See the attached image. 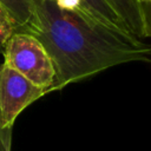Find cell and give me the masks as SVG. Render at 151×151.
I'll use <instances>...</instances> for the list:
<instances>
[{
    "instance_id": "cell-1",
    "label": "cell",
    "mask_w": 151,
    "mask_h": 151,
    "mask_svg": "<svg viewBox=\"0 0 151 151\" xmlns=\"http://www.w3.org/2000/svg\"><path fill=\"white\" fill-rule=\"evenodd\" d=\"M31 8L28 21L18 31L35 37L48 53L54 67L51 92L113 66L151 60V47L142 39L57 0H31Z\"/></svg>"
},
{
    "instance_id": "cell-2",
    "label": "cell",
    "mask_w": 151,
    "mask_h": 151,
    "mask_svg": "<svg viewBox=\"0 0 151 151\" xmlns=\"http://www.w3.org/2000/svg\"><path fill=\"white\" fill-rule=\"evenodd\" d=\"M4 58L5 65L42 88L46 94L51 92L54 67L48 53L35 37L25 32H13L4 45Z\"/></svg>"
},
{
    "instance_id": "cell-3",
    "label": "cell",
    "mask_w": 151,
    "mask_h": 151,
    "mask_svg": "<svg viewBox=\"0 0 151 151\" xmlns=\"http://www.w3.org/2000/svg\"><path fill=\"white\" fill-rule=\"evenodd\" d=\"M46 92L7 65L0 66V131L11 133L17 117Z\"/></svg>"
},
{
    "instance_id": "cell-4",
    "label": "cell",
    "mask_w": 151,
    "mask_h": 151,
    "mask_svg": "<svg viewBox=\"0 0 151 151\" xmlns=\"http://www.w3.org/2000/svg\"><path fill=\"white\" fill-rule=\"evenodd\" d=\"M111 7L124 21L127 31L138 39L150 37V21L147 8L137 0H107Z\"/></svg>"
},
{
    "instance_id": "cell-5",
    "label": "cell",
    "mask_w": 151,
    "mask_h": 151,
    "mask_svg": "<svg viewBox=\"0 0 151 151\" xmlns=\"http://www.w3.org/2000/svg\"><path fill=\"white\" fill-rule=\"evenodd\" d=\"M57 2L65 7L77 9L109 27L130 33L124 21L111 7L107 0H57Z\"/></svg>"
},
{
    "instance_id": "cell-6",
    "label": "cell",
    "mask_w": 151,
    "mask_h": 151,
    "mask_svg": "<svg viewBox=\"0 0 151 151\" xmlns=\"http://www.w3.org/2000/svg\"><path fill=\"white\" fill-rule=\"evenodd\" d=\"M0 4L7 12L14 31L25 26L31 17V0H0Z\"/></svg>"
},
{
    "instance_id": "cell-7",
    "label": "cell",
    "mask_w": 151,
    "mask_h": 151,
    "mask_svg": "<svg viewBox=\"0 0 151 151\" xmlns=\"http://www.w3.org/2000/svg\"><path fill=\"white\" fill-rule=\"evenodd\" d=\"M13 32H14L13 27L0 19V48L4 47L5 42L7 41V39L11 37Z\"/></svg>"
},
{
    "instance_id": "cell-8",
    "label": "cell",
    "mask_w": 151,
    "mask_h": 151,
    "mask_svg": "<svg viewBox=\"0 0 151 151\" xmlns=\"http://www.w3.org/2000/svg\"><path fill=\"white\" fill-rule=\"evenodd\" d=\"M0 151H11V133L0 131Z\"/></svg>"
},
{
    "instance_id": "cell-9",
    "label": "cell",
    "mask_w": 151,
    "mask_h": 151,
    "mask_svg": "<svg viewBox=\"0 0 151 151\" xmlns=\"http://www.w3.org/2000/svg\"><path fill=\"white\" fill-rule=\"evenodd\" d=\"M0 19L2 20V21H5L6 24H8V25H11L12 27H13V25H12V21H11V19H9V17H8V14H7V12L5 11V8L1 6V4H0ZM14 29V28H13Z\"/></svg>"
},
{
    "instance_id": "cell-10",
    "label": "cell",
    "mask_w": 151,
    "mask_h": 151,
    "mask_svg": "<svg viewBox=\"0 0 151 151\" xmlns=\"http://www.w3.org/2000/svg\"><path fill=\"white\" fill-rule=\"evenodd\" d=\"M150 1H151V0H137V2H139L142 6H144V7H146V8H147V6L150 5Z\"/></svg>"
}]
</instances>
